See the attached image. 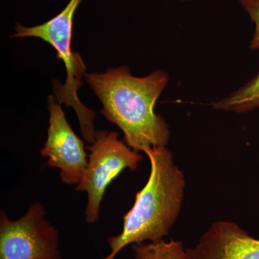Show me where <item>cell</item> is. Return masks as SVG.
<instances>
[{
	"mask_svg": "<svg viewBox=\"0 0 259 259\" xmlns=\"http://www.w3.org/2000/svg\"><path fill=\"white\" fill-rule=\"evenodd\" d=\"M132 249L136 259H190L183 243L175 240L133 244Z\"/></svg>",
	"mask_w": 259,
	"mask_h": 259,
	"instance_id": "9c48e42d",
	"label": "cell"
},
{
	"mask_svg": "<svg viewBox=\"0 0 259 259\" xmlns=\"http://www.w3.org/2000/svg\"><path fill=\"white\" fill-rule=\"evenodd\" d=\"M104 259V258H103Z\"/></svg>",
	"mask_w": 259,
	"mask_h": 259,
	"instance_id": "7c38bea8",
	"label": "cell"
},
{
	"mask_svg": "<svg viewBox=\"0 0 259 259\" xmlns=\"http://www.w3.org/2000/svg\"><path fill=\"white\" fill-rule=\"evenodd\" d=\"M82 0H70L59 14L40 25L25 27L20 23L15 26L12 37L16 38L37 37L50 44L63 61L66 71L64 84L53 80L54 97L59 104L74 109L77 116L83 139L90 144L95 141V120L96 113L79 100L78 90L83 84L87 67L79 53L72 50L73 25L76 10Z\"/></svg>",
	"mask_w": 259,
	"mask_h": 259,
	"instance_id": "3957f363",
	"label": "cell"
},
{
	"mask_svg": "<svg viewBox=\"0 0 259 259\" xmlns=\"http://www.w3.org/2000/svg\"><path fill=\"white\" fill-rule=\"evenodd\" d=\"M84 80L101 102L102 115L120 127L129 147L143 152L166 147L169 127L155 112L156 101L168 82L163 70L138 77L127 66H121L105 72L87 73Z\"/></svg>",
	"mask_w": 259,
	"mask_h": 259,
	"instance_id": "6da1fadb",
	"label": "cell"
},
{
	"mask_svg": "<svg viewBox=\"0 0 259 259\" xmlns=\"http://www.w3.org/2000/svg\"><path fill=\"white\" fill-rule=\"evenodd\" d=\"M211 106L215 110L246 113L259 108V72L243 86Z\"/></svg>",
	"mask_w": 259,
	"mask_h": 259,
	"instance_id": "ba28073f",
	"label": "cell"
},
{
	"mask_svg": "<svg viewBox=\"0 0 259 259\" xmlns=\"http://www.w3.org/2000/svg\"><path fill=\"white\" fill-rule=\"evenodd\" d=\"M240 5L255 25V31L250 44L252 50L259 49V0H238Z\"/></svg>",
	"mask_w": 259,
	"mask_h": 259,
	"instance_id": "30bf717a",
	"label": "cell"
},
{
	"mask_svg": "<svg viewBox=\"0 0 259 259\" xmlns=\"http://www.w3.org/2000/svg\"><path fill=\"white\" fill-rule=\"evenodd\" d=\"M45 216V207L38 202L15 221L1 211L0 259H63L59 231Z\"/></svg>",
	"mask_w": 259,
	"mask_h": 259,
	"instance_id": "5b68a950",
	"label": "cell"
},
{
	"mask_svg": "<svg viewBox=\"0 0 259 259\" xmlns=\"http://www.w3.org/2000/svg\"><path fill=\"white\" fill-rule=\"evenodd\" d=\"M88 149V167L75 190L88 194L85 218L92 224L99 219L100 204L108 186L125 168L136 171L144 157L119 139L115 131H97L95 142Z\"/></svg>",
	"mask_w": 259,
	"mask_h": 259,
	"instance_id": "277c9868",
	"label": "cell"
},
{
	"mask_svg": "<svg viewBox=\"0 0 259 259\" xmlns=\"http://www.w3.org/2000/svg\"><path fill=\"white\" fill-rule=\"evenodd\" d=\"M144 153L151 163L149 178L124 216L121 233L107 240L111 251L104 259H115L127 245L163 240L180 214L185 178L175 164L173 154L166 147L153 148Z\"/></svg>",
	"mask_w": 259,
	"mask_h": 259,
	"instance_id": "7a4b0ae2",
	"label": "cell"
},
{
	"mask_svg": "<svg viewBox=\"0 0 259 259\" xmlns=\"http://www.w3.org/2000/svg\"><path fill=\"white\" fill-rule=\"evenodd\" d=\"M186 250L190 259H259V239L236 223L218 221Z\"/></svg>",
	"mask_w": 259,
	"mask_h": 259,
	"instance_id": "52a82bcc",
	"label": "cell"
},
{
	"mask_svg": "<svg viewBox=\"0 0 259 259\" xmlns=\"http://www.w3.org/2000/svg\"><path fill=\"white\" fill-rule=\"evenodd\" d=\"M180 1H190V0H180Z\"/></svg>",
	"mask_w": 259,
	"mask_h": 259,
	"instance_id": "8fae6325",
	"label": "cell"
},
{
	"mask_svg": "<svg viewBox=\"0 0 259 259\" xmlns=\"http://www.w3.org/2000/svg\"><path fill=\"white\" fill-rule=\"evenodd\" d=\"M49 125L47 140L40 151L47 164L60 171L63 183L79 184L88 165L84 144L69 125L61 104L54 95L48 97Z\"/></svg>",
	"mask_w": 259,
	"mask_h": 259,
	"instance_id": "8992f818",
	"label": "cell"
}]
</instances>
